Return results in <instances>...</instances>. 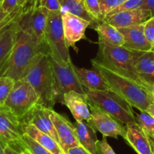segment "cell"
<instances>
[{
	"mask_svg": "<svg viewBox=\"0 0 154 154\" xmlns=\"http://www.w3.org/2000/svg\"><path fill=\"white\" fill-rule=\"evenodd\" d=\"M125 125L126 133L124 139L137 153L154 154V143L140 129L137 123H128Z\"/></svg>",
	"mask_w": 154,
	"mask_h": 154,
	"instance_id": "cell-18",
	"label": "cell"
},
{
	"mask_svg": "<svg viewBox=\"0 0 154 154\" xmlns=\"http://www.w3.org/2000/svg\"><path fill=\"white\" fill-rule=\"evenodd\" d=\"M35 6H42L50 11H60L61 5L59 0H35Z\"/></svg>",
	"mask_w": 154,
	"mask_h": 154,
	"instance_id": "cell-33",
	"label": "cell"
},
{
	"mask_svg": "<svg viewBox=\"0 0 154 154\" xmlns=\"http://www.w3.org/2000/svg\"><path fill=\"white\" fill-rule=\"evenodd\" d=\"M143 32L148 42L154 47V16L143 23Z\"/></svg>",
	"mask_w": 154,
	"mask_h": 154,
	"instance_id": "cell-34",
	"label": "cell"
},
{
	"mask_svg": "<svg viewBox=\"0 0 154 154\" xmlns=\"http://www.w3.org/2000/svg\"><path fill=\"white\" fill-rule=\"evenodd\" d=\"M5 146H4L3 144L0 143V154H3L4 153V149H5Z\"/></svg>",
	"mask_w": 154,
	"mask_h": 154,
	"instance_id": "cell-44",
	"label": "cell"
},
{
	"mask_svg": "<svg viewBox=\"0 0 154 154\" xmlns=\"http://www.w3.org/2000/svg\"><path fill=\"white\" fill-rule=\"evenodd\" d=\"M22 18V17H21ZM20 18L18 33L11 55L0 72V76H8L14 81L21 79L25 71L38 52L48 53L37 44Z\"/></svg>",
	"mask_w": 154,
	"mask_h": 154,
	"instance_id": "cell-2",
	"label": "cell"
},
{
	"mask_svg": "<svg viewBox=\"0 0 154 154\" xmlns=\"http://www.w3.org/2000/svg\"><path fill=\"white\" fill-rule=\"evenodd\" d=\"M88 104L91 116L88 122L96 131H98L106 137L116 139L118 138V136L125 137L126 129L119 121L96 105L90 103Z\"/></svg>",
	"mask_w": 154,
	"mask_h": 154,
	"instance_id": "cell-9",
	"label": "cell"
},
{
	"mask_svg": "<svg viewBox=\"0 0 154 154\" xmlns=\"http://www.w3.org/2000/svg\"><path fill=\"white\" fill-rule=\"evenodd\" d=\"M73 69L79 82L84 88L96 91L110 90L109 85L101 73L97 69L79 68L73 65Z\"/></svg>",
	"mask_w": 154,
	"mask_h": 154,
	"instance_id": "cell-20",
	"label": "cell"
},
{
	"mask_svg": "<svg viewBox=\"0 0 154 154\" xmlns=\"http://www.w3.org/2000/svg\"><path fill=\"white\" fill-rule=\"evenodd\" d=\"M48 14L49 11L47 8L34 5L21 18V21L31 32L37 44L45 50H48L45 34Z\"/></svg>",
	"mask_w": 154,
	"mask_h": 154,
	"instance_id": "cell-11",
	"label": "cell"
},
{
	"mask_svg": "<svg viewBox=\"0 0 154 154\" xmlns=\"http://www.w3.org/2000/svg\"><path fill=\"white\" fill-rule=\"evenodd\" d=\"M2 0H0V5H1V4H2Z\"/></svg>",
	"mask_w": 154,
	"mask_h": 154,
	"instance_id": "cell-46",
	"label": "cell"
},
{
	"mask_svg": "<svg viewBox=\"0 0 154 154\" xmlns=\"http://www.w3.org/2000/svg\"><path fill=\"white\" fill-rule=\"evenodd\" d=\"M22 124L34 125L38 130L51 136L60 144L54 125L49 116V108L37 104L27 115L22 119Z\"/></svg>",
	"mask_w": 154,
	"mask_h": 154,
	"instance_id": "cell-14",
	"label": "cell"
},
{
	"mask_svg": "<svg viewBox=\"0 0 154 154\" xmlns=\"http://www.w3.org/2000/svg\"><path fill=\"white\" fill-rule=\"evenodd\" d=\"M19 154H32V153H31L30 151H29V149L26 147V148H24L23 149H22V150L19 152Z\"/></svg>",
	"mask_w": 154,
	"mask_h": 154,
	"instance_id": "cell-43",
	"label": "cell"
},
{
	"mask_svg": "<svg viewBox=\"0 0 154 154\" xmlns=\"http://www.w3.org/2000/svg\"><path fill=\"white\" fill-rule=\"evenodd\" d=\"M35 2V0H19V6H23L29 2Z\"/></svg>",
	"mask_w": 154,
	"mask_h": 154,
	"instance_id": "cell-41",
	"label": "cell"
},
{
	"mask_svg": "<svg viewBox=\"0 0 154 154\" xmlns=\"http://www.w3.org/2000/svg\"><path fill=\"white\" fill-rule=\"evenodd\" d=\"M94 29L98 34V37L108 43L116 46H123L124 37L118 28L106 22L101 21L96 24Z\"/></svg>",
	"mask_w": 154,
	"mask_h": 154,
	"instance_id": "cell-24",
	"label": "cell"
},
{
	"mask_svg": "<svg viewBox=\"0 0 154 154\" xmlns=\"http://www.w3.org/2000/svg\"><path fill=\"white\" fill-rule=\"evenodd\" d=\"M97 154H116L113 149L111 147V146L107 142L106 137H104V136L101 140H98L97 141Z\"/></svg>",
	"mask_w": 154,
	"mask_h": 154,
	"instance_id": "cell-35",
	"label": "cell"
},
{
	"mask_svg": "<svg viewBox=\"0 0 154 154\" xmlns=\"http://www.w3.org/2000/svg\"><path fill=\"white\" fill-rule=\"evenodd\" d=\"M22 139L26 147L30 151L32 154H53L48 149L42 147L41 145L38 144L37 142H35L33 139L31 138L29 135L25 133L23 134Z\"/></svg>",
	"mask_w": 154,
	"mask_h": 154,
	"instance_id": "cell-29",
	"label": "cell"
},
{
	"mask_svg": "<svg viewBox=\"0 0 154 154\" xmlns=\"http://www.w3.org/2000/svg\"><path fill=\"white\" fill-rule=\"evenodd\" d=\"M148 91H149L151 97L154 101V85H149V88H148Z\"/></svg>",
	"mask_w": 154,
	"mask_h": 154,
	"instance_id": "cell-42",
	"label": "cell"
},
{
	"mask_svg": "<svg viewBox=\"0 0 154 154\" xmlns=\"http://www.w3.org/2000/svg\"><path fill=\"white\" fill-rule=\"evenodd\" d=\"M126 0H99L103 20L109 12L122 5Z\"/></svg>",
	"mask_w": 154,
	"mask_h": 154,
	"instance_id": "cell-32",
	"label": "cell"
},
{
	"mask_svg": "<svg viewBox=\"0 0 154 154\" xmlns=\"http://www.w3.org/2000/svg\"><path fill=\"white\" fill-rule=\"evenodd\" d=\"M35 5V2H29L23 6H18L13 12L7 14L0 9V33L11 25L20 20L22 16Z\"/></svg>",
	"mask_w": 154,
	"mask_h": 154,
	"instance_id": "cell-26",
	"label": "cell"
},
{
	"mask_svg": "<svg viewBox=\"0 0 154 154\" xmlns=\"http://www.w3.org/2000/svg\"><path fill=\"white\" fill-rule=\"evenodd\" d=\"M63 104L67 106L75 122H88L91 119V114L86 94L74 91L65 93Z\"/></svg>",
	"mask_w": 154,
	"mask_h": 154,
	"instance_id": "cell-17",
	"label": "cell"
},
{
	"mask_svg": "<svg viewBox=\"0 0 154 154\" xmlns=\"http://www.w3.org/2000/svg\"><path fill=\"white\" fill-rule=\"evenodd\" d=\"M61 15L66 44L68 47L75 48V43L85 38V30L91 23L69 12L61 13Z\"/></svg>",
	"mask_w": 154,
	"mask_h": 154,
	"instance_id": "cell-13",
	"label": "cell"
},
{
	"mask_svg": "<svg viewBox=\"0 0 154 154\" xmlns=\"http://www.w3.org/2000/svg\"><path fill=\"white\" fill-rule=\"evenodd\" d=\"M14 83L15 81L11 77L0 76V106L5 105Z\"/></svg>",
	"mask_w": 154,
	"mask_h": 154,
	"instance_id": "cell-28",
	"label": "cell"
},
{
	"mask_svg": "<svg viewBox=\"0 0 154 154\" xmlns=\"http://www.w3.org/2000/svg\"><path fill=\"white\" fill-rule=\"evenodd\" d=\"M92 68L103 75L111 91L123 98L132 107L146 111L153 100L143 85L127 75L112 69L94 57L91 60Z\"/></svg>",
	"mask_w": 154,
	"mask_h": 154,
	"instance_id": "cell-1",
	"label": "cell"
},
{
	"mask_svg": "<svg viewBox=\"0 0 154 154\" xmlns=\"http://www.w3.org/2000/svg\"><path fill=\"white\" fill-rule=\"evenodd\" d=\"M38 103L39 97L30 84L20 79L15 81L4 106L21 121Z\"/></svg>",
	"mask_w": 154,
	"mask_h": 154,
	"instance_id": "cell-7",
	"label": "cell"
},
{
	"mask_svg": "<svg viewBox=\"0 0 154 154\" xmlns=\"http://www.w3.org/2000/svg\"><path fill=\"white\" fill-rule=\"evenodd\" d=\"M22 124V123H21ZM23 133L29 135L39 145L53 154H66L60 145L51 136L42 132L32 125L22 124Z\"/></svg>",
	"mask_w": 154,
	"mask_h": 154,
	"instance_id": "cell-23",
	"label": "cell"
},
{
	"mask_svg": "<svg viewBox=\"0 0 154 154\" xmlns=\"http://www.w3.org/2000/svg\"><path fill=\"white\" fill-rule=\"evenodd\" d=\"M124 37V48L131 51H154V47L148 42L143 32V23L119 28Z\"/></svg>",
	"mask_w": 154,
	"mask_h": 154,
	"instance_id": "cell-15",
	"label": "cell"
},
{
	"mask_svg": "<svg viewBox=\"0 0 154 154\" xmlns=\"http://www.w3.org/2000/svg\"><path fill=\"white\" fill-rule=\"evenodd\" d=\"M48 48L47 54L52 69L55 103H63V95L69 91H74L86 94L85 88L77 78L72 61H64L57 50L51 45H48Z\"/></svg>",
	"mask_w": 154,
	"mask_h": 154,
	"instance_id": "cell-4",
	"label": "cell"
},
{
	"mask_svg": "<svg viewBox=\"0 0 154 154\" xmlns=\"http://www.w3.org/2000/svg\"><path fill=\"white\" fill-rule=\"evenodd\" d=\"M19 6V0H2L0 9L7 14L13 12Z\"/></svg>",
	"mask_w": 154,
	"mask_h": 154,
	"instance_id": "cell-36",
	"label": "cell"
},
{
	"mask_svg": "<svg viewBox=\"0 0 154 154\" xmlns=\"http://www.w3.org/2000/svg\"><path fill=\"white\" fill-rule=\"evenodd\" d=\"M134 67L147 89L149 85H154V51H134Z\"/></svg>",
	"mask_w": 154,
	"mask_h": 154,
	"instance_id": "cell-19",
	"label": "cell"
},
{
	"mask_svg": "<svg viewBox=\"0 0 154 154\" xmlns=\"http://www.w3.org/2000/svg\"><path fill=\"white\" fill-rule=\"evenodd\" d=\"M49 116L57 131L60 146L65 153L69 148L80 146L75 136L73 124L53 109H49Z\"/></svg>",
	"mask_w": 154,
	"mask_h": 154,
	"instance_id": "cell-12",
	"label": "cell"
},
{
	"mask_svg": "<svg viewBox=\"0 0 154 154\" xmlns=\"http://www.w3.org/2000/svg\"><path fill=\"white\" fill-rule=\"evenodd\" d=\"M152 17L150 11L143 8L122 11L110 16H106L102 21L106 22L115 27L124 28L141 24Z\"/></svg>",
	"mask_w": 154,
	"mask_h": 154,
	"instance_id": "cell-16",
	"label": "cell"
},
{
	"mask_svg": "<svg viewBox=\"0 0 154 154\" xmlns=\"http://www.w3.org/2000/svg\"><path fill=\"white\" fill-rule=\"evenodd\" d=\"M21 79L30 84L39 97V104L53 109L54 100V81L51 62L47 53L38 52L25 71Z\"/></svg>",
	"mask_w": 154,
	"mask_h": 154,
	"instance_id": "cell-3",
	"label": "cell"
},
{
	"mask_svg": "<svg viewBox=\"0 0 154 154\" xmlns=\"http://www.w3.org/2000/svg\"><path fill=\"white\" fill-rule=\"evenodd\" d=\"M66 154H91L89 151L85 149L82 146H75V147L69 148Z\"/></svg>",
	"mask_w": 154,
	"mask_h": 154,
	"instance_id": "cell-37",
	"label": "cell"
},
{
	"mask_svg": "<svg viewBox=\"0 0 154 154\" xmlns=\"http://www.w3.org/2000/svg\"><path fill=\"white\" fill-rule=\"evenodd\" d=\"M23 134L21 122L6 107L0 106V136L18 152L26 148L22 139Z\"/></svg>",
	"mask_w": 154,
	"mask_h": 154,
	"instance_id": "cell-8",
	"label": "cell"
},
{
	"mask_svg": "<svg viewBox=\"0 0 154 154\" xmlns=\"http://www.w3.org/2000/svg\"><path fill=\"white\" fill-rule=\"evenodd\" d=\"M85 6L88 13L92 16L97 23L103 20L101 11H100L99 0H85Z\"/></svg>",
	"mask_w": 154,
	"mask_h": 154,
	"instance_id": "cell-31",
	"label": "cell"
},
{
	"mask_svg": "<svg viewBox=\"0 0 154 154\" xmlns=\"http://www.w3.org/2000/svg\"><path fill=\"white\" fill-rule=\"evenodd\" d=\"M60 12L71 13L84 20H88L94 26L97 24L92 16L88 13L85 6V0H63L61 3Z\"/></svg>",
	"mask_w": 154,
	"mask_h": 154,
	"instance_id": "cell-25",
	"label": "cell"
},
{
	"mask_svg": "<svg viewBox=\"0 0 154 154\" xmlns=\"http://www.w3.org/2000/svg\"><path fill=\"white\" fill-rule=\"evenodd\" d=\"M98 53L95 57L97 60L134 79L147 89V86L139 78L134 69V51H129L122 46L111 45L100 37H98Z\"/></svg>",
	"mask_w": 154,
	"mask_h": 154,
	"instance_id": "cell-5",
	"label": "cell"
},
{
	"mask_svg": "<svg viewBox=\"0 0 154 154\" xmlns=\"http://www.w3.org/2000/svg\"><path fill=\"white\" fill-rule=\"evenodd\" d=\"M142 8L150 11L152 17L154 16V0H144Z\"/></svg>",
	"mask_w": 154,
	"mask_h": 154,
	"instance_id": "cell-38",
	"label": "cell"
},
{
	"mask_svg": "<svg viewBox=\"0 0 154 154\" xmlns=\"http://www.w3.org/2000/svg\"><path fill=\"white\" fill-rule=\"evenodd\" d=\"M46 43L54 47L63 60L71 62L69 47L63 32L62 15L60 11H50L46 28Z\"/></svg>",
	"mask_w": 154,
	"mask_h": 154,
	"instance_id": "cell-10",
	"label": "cell"
},
{
	"mask_svg": "<svg viewBox=\"0 0 154 154\" xmlns=\"http://www.w3.org/2000/svg\"><path fill=\"white\" fill-rule=\"evenodd\" d=\"M85 93L88 103L100 107L121 123L127 125L136 122L132 106L111 90L96 91L85 89Z\"/></svg>",
	"mask_w": 154,
	"mask_h": 154,
	"instance_id": "cell-6",
	"label": "cell"
},
{
	"mask_svg": "<svg viewBox=\"0 0 154 154\" xmlns=\"http://www.w3.org/2000/svg\"><path fill=\"white\" fill-rule=\"evenodd\" d=\"M72 124L79 145L91 154H97V143L98 140L96 130L86 121L75 122Z\"/></svg>",
	"mask_w": 154,
	"mask_h": 154,
	"instance_id": "cell-21",
	"label": "cell"
},
{
	"mask_svg": "<svg viewBox=\"0 0 154 154\" xmlns=\"http://www.w3.org/2000/svg\"><path fill=\"white\" fill-rule=\"evenodd\" d=\"M146 112H149V113L152 116V117L154 118V102L149 105V107L147 108V110H146Z\"/></svg>",
	"mask_w": 154,
	"mask_h": 154,
	"instance_id": "cell-40",
	"label": "cell"
},
{
	"mask_svg": "<svg viewBox=\"0 0 154 154\" xmlns=\"http://www.w3.org/2000/svg\"><path fill=\"white\" fill-rule=\"evenodd\" d=\"M3 154H19V152L17 151H16L14 149H13L12 147L7 145L5 147V149H4Z\"/></svg>",
	"mask_w": 154,
	"mask_h": 154,
	"instance_id": "cell-39",
	"label": "cell"
},
{
	"mask_svg": "<svg viewBox=\"0 0 154 154\" xmlns=\"http://www.w3.org/2000/svg\"><path fill=\"white\" fill-rule=\"evenodd\" d=\"M143 1H144V0H126L125 2H123V3H122V5H119V7H117L116 8L112 10V11H111V12H109L106 16L112 15V14H117V13L122 12V11H130V10H134L137 9V8H142L143 4Z\"/></svg>",
	"mask_w": 154,
	"mask_h": 154,
	"instance_id": "cell-30",
	"label": "cell"
},
{
	"mask_svg": "<svg viewBox=\"0 0 154 154\" xmlns=\"http://www.w3.org/2000/svg\"><path fill=\"white\" fill-rule=\"evenodd\" d=\"M63 0H59V2H60V5H61V3H62V2H63Z\"/></svg>",
	"mask_w": 154,
	"mask_h": 154,
	"instance_id": "cell-45",
	"label": "cell"
},
{
	"mask_svg": "<svg viewBox=\"0 0 154 154\" xmlns=\"http://www.w3.org/2000/svg\"><path fill=\"white\" fill-rule=\"evenodd\" d=\"M135 122L154 143V118L146 111H140L135 116Z\"/></svg>",
	"mask_w": 154,
	"mask_h": 154,
	"instance_id": "cell-27",
	"label": "cell"
},
{
	"mask_svg": "<svg viewBox=\"0 0 154 154\" xmlns=\"http://www.w3.org/2000/svg\"><path fill=\"white\" fill-rule=\"evenodd\" d=\"M20 20L0 33V72L8 61L14 48L20 28Z\"/></svg>",
	"mask_w": 154,
	"mask_h": 154,
	"instance_id": "cell-22",
	"label": "cell"
}]
</instances>
